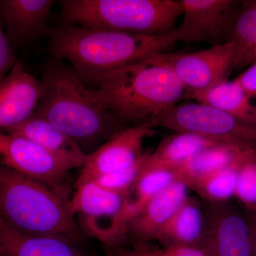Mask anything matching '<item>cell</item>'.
Here are the masks:
<instances>
[{"label": "cell", "mask_w": 256, "mask_h": 256, "mask_svg": "<svg viewBox=\"0 0 256 256\" xmlns=\"http://www.w3.org/2000/svg\"><path fill=\"white\" fill-rule=\"evenodd\" d=\"M42 95L33 116L48 121L70 138L86 156L128 126L106 109L92 89L64 60L44 66Z\"/></svg>", "instance_id": "obj_1"}, {"label": "cell", "mask_w": 256, "mask_h": 256, "mask_svg": "<svg viewBox=\"0 0 256 256\" xmlns=\"http://www.w3.org/2000/svg\"><path fill=\"white\" fill-rule=\"evenodd\" d=\"M47 36V52L67 60L85 85L94 86L107 74L170 52L178 42L175 30L166 34L144 36L64 24L50 28Z\"/></svg>", "instance_id": "obj_2"}, {"label": "cell", "mask_w": 256, "mask_h": 256, "mask_svg": "<svg viewBox=\"0 0 256 256\" xmlns=\"http://www.w3.org/2000/svg\"><path fill=\"white\" fill-rule=\"evenodd\" d=\"M70 200L0 165V220L18 234L54 237L78 247L85 235L70 210Z\"/></svg>", "instance_id": "obj_3"}, {"label": "cell", "mask_w": 256, "mask_h": 256, "mask_svg": "<svg viewBox=\"0 0 256 256\" xmlns=\"http://www.w3.org/2000/svg\"><path fill=\"white\" fill-rule=\"evenodd\" d=\"M92 90L99 102L128 126L158 117L186 96L169 69L148 60L107 74Z\"/></svg>", "instance_id": "obj_4"}, {"label": "cell", "mask_w": 256, "mask_h": 256, "mask_svg": "<svg viewBox=\"0 0 256 256\" xmlns=\"http://www.w3.org/2000/svg\"><path fill=\"white\" fill-rule=\"evenodd\" d=\"M64 25L124 32L144 36L166 34L182 16L176 0H63Z\"/></svg>", "instance_id": "obj_5"}, {"label": "cell", "mask_w": 256, "mask_h": 256, "mask_svg": "<svg viewBox=\"0 0 256 256\" xmlns=\"http://www.w3.org/2000/svg\"><path fill=\"white\" fill-rule=\"evenodd\" d=\"M156 127L190 133L222 144L256 148V124L202 102H184L150 120Z\"/></svg>", "instance_id": "obj_6"}, {"label": "cell", "mask_w": 256, "mask_h": 256, "mask_svg": "<svg viewBox=\"0 0 256 256\" xmlns=\"http://www.w3.org/2000/svg\"><path fill=\"white\" fill-rule=\"evenodd\" d=\"M75 188L70 208L82 234L105 246H124L128 234L122 212L128 194L105 190L92 181Z\"/></svg>", "instance_id": "obj_7"}, {"label": "cell", "mask_w": 256, "mask_h": 256, "mask_svg": "<svg viewBox=\"0 0 256 256\" xmlns=\"http://www.w3.org/2000/svg\"><path fill=\"white\" fill-rule=\"evenodd\" d=\"M169 69L186 90V99L228 80L234 70V46L229 42L194 52H162L148 57Z\"/></svg>", "instance_id": "obj_8"}, {"label": "cell", "mask_w": 256, "mask_h": 256, "mask_svg": "<svg viewBox=\"0 0 256 256\" xmlns=\"http://www.w3.org/2000/svg\"><path fill=\"white\" fill-rule=\"evenodd\" d=\"M0 165L44 183L70 198V170L28 138L0 132Z\"/></svg>", "instance_id": "obj_9"}, {"label": "cell", "mask_w": 256, "mask_h": 256, "mask_svg": "<svg viewBox=\"0 0 256 256\" xmlns=\"http://www.w3.org/2000/svg\"><path fill=\"white\" fill-rule=\"evenodd\" d=\"M204 203L202 248L210 256H254L252 232L244 210L230 200Z\"/></svg>", "instance_id": "obj_10"}, {"label": "cell", "mask_w": 256, "mask_h": 256, "mask_svg": "<svg viewBox=\"0 0 256 256\" xmlns=\"http://www.w3.org/2000/svg\"><path fill=\"white\" fill-rule=\"evenodd\" d=\"M242 2L181 0L182 22L176 26L178 41L207 42L212 46L228 40Z\"/></svg>", "instance_id": "obj_11"}, {"label": "cell", "mask_w": 256, "mask_h": 256, "mask_svg": "<svg viewBox=\"0 0 256 256\" xmlns=\"http://www.w3.org/2000/svg\"><path fill=\"white\" fill-rule=\"evenodd\" d=\"M156 128L150 121H146L128 126L116 133L88 156L74 188L98 176L132 166L142 158L144 152L143 142L146 138L156 134Z\"/></svg>", "instance_id": "obj_12"}, {"label": "cell", "mask_w": 256, "mask_h": 256, "mask_svg": "<svg viewBox=\"0 0 256 256\" xmlns=\"http://www.w3.org/2000/svg\"><path fill=\"white\" fill-rule=\"evenodd\" d=\"M42 95L41 84L18 60L0 84V129H9L30 118Z\"/></svg>", "instance_id": "obj_13"}, {"label": "cell", "mask_w": 256, "mask_h": 256, "mask_svg": "<svg viewBox=\"0 0 256 256\" xmlns=\"http://www.w3.org/2000/svg\"><path fill=\"white\" fill-rule=\"evenodd\" d=\"M188 190L184 183L178 180L158 193L137 215L128 220V237H131L132 242L156 240L160 230L188 198Z\"/></svg>", "instance_id": "obj_14"}, {"label": "cell", "mask_w": 256, "mask_h": 256, "mask_svg": "<svg viewBox=\"0 0 256 256\" xmlns=\"http://www.w3.org/2000/svg\"><path fill=\"white\" fill-rule=\"evenodd\" d=\"M53 0H2L0 12L8 30V41L22 45L48 36L47 24Z\"/></svg>", "instance_id": "obj_15"}, {"label": "cell", "mask_w": 256, "mask_h": 256, "mask_svg": "<svg viewBox=\"0 0 256 256\" xmlns=\"http://www.w3.org/2000/svg\"><path fill=\"white\" fill-rule=\"evenodd\" d=\"M6 133L22 136L54 156L69 170L82 168L88 156L78 144L46 120L32 116L22 124L6 130Z\"/></svg>", "instance_id": "obj_16"}, {"label": "cell", "mask_w": 256, "mask_h": 256, "mask_svg": "<svg viewBox=\"0 0 256 256\" xmlns=\"http://www.w3.org/2000/svg\"><path fill=\"white\" fill-rule=\"evenodd\" d=\"M252 159H256V148L218 144L202 152L176 170L178 180L188 188L200 178L230 166H240L248 160Z\"/></svg>", "instance_id": "obj_17"}, {"label": "cell", "mask_w": 256, "mask_h": 256, "mask_svg": "<svg viewBox=\"0 0 256 256\" xmlns=\"http://www.w3.org/2000/svg\"><path fill=\"white\" fill-rule=\"evenodd\" d=\"M204 225V217L201 202L198 198L188 196L160 230L156 240L161 246L201 248Z\"/></svg>", "instance_id": "obj_18"}, {"label": "cell", "mask_w": 256, "mask_h": 256, "mask_svg": "<svg viewBox=\"0 0 256 256\" xmlns=\"http://www.w3.org/2000/svg\"><path fill=\"white\" fill-rule=\"evenodd\" d=\"M0 256H94L62 239L18 234L0 220Z\"/></svg>", "instance_id": "obj_19"}, {"label": "cell", "mask_w": 256, "mask_h": 256, "mask_svg": "<svg viewBox=\"0 0 256 256\" xmlns=\"http://www.w3.org/2000/svg\"><path fill=\"white\" fill-rule=\"evenodd\" d=\"M218 144H222L190 133L174 132L150 152L144 166L176 171L202 152Z\"/></svg>", "instance_id": "obj_20"}, {"label": "cell", "mask_w": 256, "mask_h": 256, "mask_svg": "<svg viewBox=\"0 0 256 256\" xmlns=\"http://www.w3.org/2000/svg\"><path fill=\"white\" fill-rule=\"evenodd\" d=\"M190 100L212 106L242 120L256 124V106L236 79L220 82Z\"/></svg>", "instance_id": "obj_21"}, {"label": "cell", "mask_w": 256, "mask_h": 256, "mask_svg": "<svg viewBox=\"0 0 256 256\" xmlns=\"http://www.w3.org/2000/svg\"><path fill=\"white\" fill-rule=\"evenodd\" d=\"M227 42L234 50V70L247 68L256 60V0L242 1Z\"/></svg>", "instance_id": "obj_22"}, {"label": "cell", "mask_w": 256, "mask_h": 256, "mask_svg": "<svg viewBox=\"0 0 256 256\" xmlns=\"http://www.w3.org/2000/svg\"><path fill=\"white\" fill-rule=\"evenodd\" d=\"M176 181H178L176 171L144 166L124 204L122 212L124 223L137 215L153 197Z\"/></svg>", "instance_id": "obj_23"}, {"label": "cell", "mask_w": 256, "mask_h": 256, "mask_svg": "<svg viewBox=\"0 0 256 256\" xmlns=\"http://www.w3.org/2000/svg\"><path fill=\"white\" fill-rule=\"evenodd\" d=\"M240 166H230L208 175L192 184L188 188L196 192L204 202L230 201L235 196L237 172Z\"/></svg>", "instance_id": "obj_24"}, {"label": "cell", "mask_w": 256, "mask_h": 256, "mask_svg": "<svg viewBox=\"0 0 256 256\" xmlns=\"http://www.w3.org/2000/svg\"><path fill=\"white\" fill-rule=\"evenodd\" d=\"M105 256H210L201 248L151 246L148 242H132V247L105 246Z\"/></svg>", "instance_id": "obj_25"}, {"label": "cell", "mask_w": 256, "mask_h": 256, "mask_svg": "<svg viewBox=\"0 0 256 256\" xmlns=\"http://www.w3.org/2000/svg\"><path fill=\"white\" fill-rule=\"evenodd\" d=\"M150 151L144 152L142 158L132 166L110 174L102 175L92 180L100 188L116 192L129 194L142 172Z\"/></svg>", "instance_id": "obj_26"}, {"label": "cell", "mask_w": 256, "mask_h": 256, "mask_svg": "<svg viewBox=\"0 0 256 256\" xmlns=\"http://www.w3.org/2000/svg\"><path fill=\"white\" fill-rule=\"evenodd\" d=\"M234 197L244 210H256V159L248 160L239 166Z\"/></svg>", "instance_id": "obj_27"}, {"label": "cell", "mask_w": 256, "mask_h": 256, "mask_svg": "<svg viewBox=\"0 0 256 256\" xmlns=\"http://www.w3.org/2000/svg\"><path fill=\"white\" fill-rule=\"evenodd\" d=\"M16 62L18 60L15 58L0 22V84L9 74Z\"/></svg>", "instance_id": "obj_28"}, {"label": "cell", "mask_w": 256, "mask_h": 256, "mask_svg": "<svg viewBox=\"0 0 256 256\" xmlns=\"http://www.w3.org/2000/svg\"><path fill=\"white\" fill-rule=\"evenodd\" d=\"M256 106V60L235 78Z\"/></svg>", "instance_id": "obj_29"}, {"label": "cell", "mask_w": 256, "mask_h": 256, "mask_svg": "<svg viewBox=\"0 0 256 256\" xmlns=\"http://www.w3.org/2000/svg\"><path fill=\"white\" fill-rule=\"evenodd\" d=\"M244 212L246 214L248 220L250 225V232H252L254 256H256V210H244Z\"/></svg>", "instance_id": "obj_30"}]
</instances>
